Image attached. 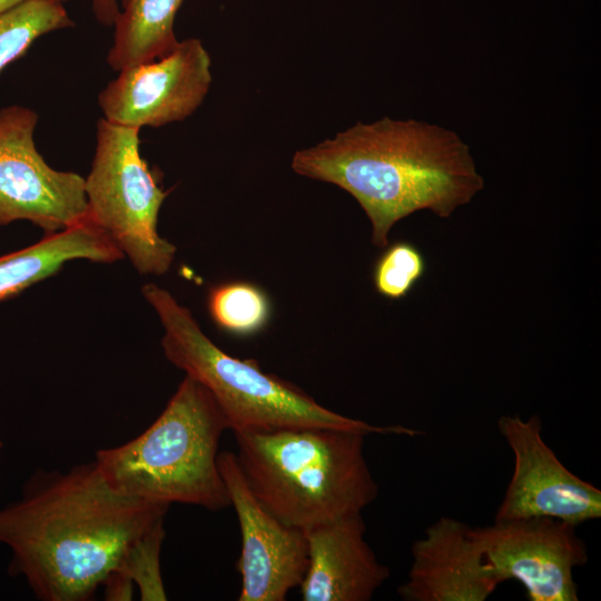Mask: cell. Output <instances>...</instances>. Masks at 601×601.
Wrapping results in <instances>:
<instances>
[{
    "label": "cell",
    "mask_w": 601,
    "mask_h": 601,
    "mask_svg": "<svg viewBox=\"0 0 601 601\" xmlns=\"http://www.w3.org/2000/svg\"><path fill=\"white\" fill-rule=\"evenodd\" d=\"M29 1H32V0H0V12L11 9L13 7H17L19 4L29 2ZM53 1H58L62 3L67 0H53Z\"/></svg>",
    "instance_id": "obj_22"
},
{
    "label": "cell",
    "mask_w": 601,
    "mask_h": 601,
    "mask_svg": "<svg viewBox=\"0 0 601 601\" xmlns=\"http://www.w3.org/2000/svg\"><path fill=\"white\" fill-rule=\"evenodd\" d=\"M500 582L515 580L530 601H578L573 570L588 562L577 525L551 516L494 521L471 528Z\"/></svg>",
    "instance_id": "obj_8"
},
{
    "label": "cell",
    "mask_w": 601,
    "mask_h": 601,
    "mask_svg": "<svg viewBox=\"0 0 601 601\" xmlns=\"http://www.w3.org/2000/svg\"><path fill=\"white\" fill-rule=\"evenodd\" d=\"M124 258L109 236L89 217L38 243L0 257V302L55 275L75 259L114 263Z\"/></svg>",
    "instance_id": "obj_14"
},
{
    "label": "cell",
    "mask_w": 601,
    "mask_h": 601,
    "mask_svg": "<svg viewBox=\"0 0 601 601\" xmlns=\"http://www.w3.org/2000/svg\"><path fill=\"white\" fill-rule=\"evenodd\" d=\"M218 467L242 533L238 600L285 601L288 592L299 587L307 570L306 533L283 523L259 503L234 452H220Z\"/></svg>",
    "instance_id": "obj_11"
},
{
    "label": "cell",
    "mask_w": 601,
    "mask_h": 601,
    "mask_svg": "<svg viewBox=\"0 0 601 601\" xmlns=\"http://www.w3.org/2000/svg\"><path fill=\"white\" fill-rule=\"evenodd\" d=\"M165 536L161 522L130 545L116 569L138 585L142 601L167 600L159 562Z\"/></svg>",
    "instance_id": "obj_19"
},
{
    "label": "cell",
    "mask_w": 601,
    "mask_h": 601,
    "mask_svg": "<svg viewBox=\"0 0 601 601\" xmlns=\"http://www.w3.org/2000/svg\"><path fill=\"white\" fill-rule=\"evenodd\" d=\"M141 294L161 323L165 357L211 394L233 433L332 427L367 435L421 434L402 425H372L318 404L290 382L264 372L256 361L224 352L203 332L191 312L165 288L150 283L142 286Z\"/></svg>",
    "instance_id": "obj_4"
},
{
    "label": "cell",
    "mask_w": 601,
    "mask_h": 601,
    "mask_svg": "<svg viewBox=\"0 0 601 601\" xmlns=\"http://www.w3.org/2000/svg\"><path fill=\"white\" fill-rule=\"evenodd\" d=\"M184 0H122L107 62L115 71L160 58L178 42L174 22Z\"/></svg>",
    "instance_id": "obj_15"
},
{
    "label": "cell",
    "mask_w": 601,
    "mask_h": 601,
    "mask_svg": "<svg viewBox=\"0 0 601 601\" xmlns=\"http://www.w3.org/2000/svg\"><path fill=\"white\" fill-rule=\"evenodd\" d=\"M242 473L259 503L307 531L362 513L378 486L367 465V434L332 427L234 432Z\"/></svg>",
    "instance_id": "obj_3"
},
{
    "label": "cell",
    "mask_w": 601,
    "mask_h": 601,
    "mask_svg": "<svg viewBox=\"0 0 601 601\" xmlns=\"http://www.w3.org/2000/svg\"><path fill=\"white\" fill-rule=\"evenodd\" d=\"M169 504L112 489L95 461L39 472L0 510V542L43 601L91 600L130 545L164 522Z\"/></svg>",
    "instance_id": "obj_1"
},
{
    "label": "cell",
    "mask_w": 601,
    "mask_h": 601,
    "mask_svg": "<svg viewBox=\"0 0 601 601\" xmlns=\"http://www.w3.org/2000/svg\"><path fill=\"white\" fill-rule=\"evenodd\" d=\"M290 165L303 177L352 195L380 248L403 218L424 209L447 218L484 187L469 146L455 131L415 119L357 122L299 149Z\"/></svg>",
    "instance_id": "obj_2"
},
{
    "label": "cell",
    "mask_w": 601,
    "mask_h": 601,
    "mask_svg": "<svg viewBox=\"0 0 601 601\" xmlns=\"http://www.w3.org/2000/svg\"><path fill=\"white\" fill-rule=\"evenodd\" d=\"M1 447H2V443H1V441H0V450H1Z\"/></svg>",
    "instance_id": "obj_23"
},
{
    "label": "cell",
    "mask_w": 601,
    "mask_h": 601,
    "mask_svg": "<svg viewBox=\"0 0 601 601\" xmlns=\"http://www.w3.org/2000/svg\"><path fill=\"white\" fill-rule=\"evenodd\" d=\"M211 61L201 41H178L165 56L125 68L99 93L109 122L141 129L181 121L203 104Z\"/></svg>",
    "instance_id": "obj_10"
},
{
    "label": "cell",
    "mask_w": 601,
    "mask_h": 601,
    "mask_svg": "<svg viewBox=\"0 0 601 601\" xmlns=\"http://www.w3.org/2000/svg\"><path fill=\"white\" fill-rule=\"evenodd\" d=\"M140 129L100 119L91 169L85 178L88 216L141 275L166 274L177 248L158 233L168 193L140 154Z\"/></svg>",
    "instance_id": "obj_6"
},
{
    "label": "cell",
    "mask_w": 601,
    "mask_h": 601,
    "mask_svg": "<svg viewBox=\"0 0 601 601\" xmlns=\"http://www.w3.org/2000/svg\"><path fill=\"white\" fill-rule=\"evenodd\" d=\"M497 430L514 457L494 521L551 516L574 525L601 518V491L568 470L542 436L538 415H502Z\"/></svg>",
    "instance_id": "obj_9"
},
{
    "label": "cell",
    "mask_w": 601,
    "mask_h": 601,
    "mask_svg": "<svg viewBox=\"0 0 601 601\" xmlns=\"http://www.w3.org/2000/svg\"><path fill=\"white\" fill-rule=\"evenodd\" d=\"M72 27L63 4L53 0H32L0 12V72L40 37Z\"/></svg>",
    "instance_id": "obj_16"
},
{
    "label": "cell",
    "mask_w": 601,
    "mask_h": 601,
    "mask_svg": "<svg viewBox=\"0 0 601 601\" xmlns=\"http://www.w3.org/2000/svg\"><path fill=\"white\" fill-rule=\"evenodd\" d=\"M37 124L30 108L0 109V226L28 220L53 234L88 216L85 178L46 162L35 144Z\"/></svg>",
    "instance_id": "obj_7"
},
{
    "label": "cell",
    "mask_w": 601,
    "mask_h": 601,
    "mask_svg": "<svg viewBox=\"0 0 601 601\" xmlns=\"http://www.w3.org/2000/svg\"><path fill=\"white\" fill-rule=\"evenodd\" d=\"M308 565L299 584L304 601H368L388 579L365 540L362 513L346 515L305 531Z\"/></svg>",
    "instance_id": "obj_13"
},
{
    "label": "cell",
    "mask_w": 601,
    "mask_h": 601,
    "mask_svg": "<svg viewBox=\"0 0 601 601\" xmlns=\"http://www.w3.org/2000/svg\"><path fill=\"white\" fill-rule=\"evenodd\" d=\"M214 323L235 336H250L263 331L272 315L268 295L258 285L235 280L214 286L207 298Z\"/></svg>",
    "instance_id": "obj_17"
},
{
    "label": "cell",
    "mask_w": 601,
    "mask_h": 601,
    "mask_svg": "<svg viewBox=\"0 0 601 601\" xmlns=\"http://www.w3.org/2000/svg\"><path fill=\"white\" fill-rule=\"evenodd\" d=\"M407 580L397 588L405 601H484L501 583L471 526L442 516L412 545Z\"/></svg>",
    "instance_id": "obj_12"
},
{
    "label": "cell",
    "mask_w": 601,
    "mask_h": 601,
    "mask_svg": "<svg viewBox=\"0 0 601 601\" xmlns=\"http://www.w3.org/2000/svg\"><path fill=\"white\" fill-rule=\"evenodd\" d=\"M119 8V0H91V9L96 20L106 27L115 24Z\"/></svg>",
    "instance_id": "obj_21"
},
{
    "label": "cell",
    "mask_w": 601,
    "mask_h": 601,
    "mask_svg": "<svg viewBox=\"0 0 601 601\" xmlns=\"http://www.w3.org/2000/svg\"><path fill=\"white\" fill-rule=\"evenodd\" d=\"M226 430L228 422L211 394L185 375L148 428L125 444L99 450L93 461L122 494L219 511L230 505L218 467Z\"/></svg>",
    "instance_id": "obj_5"
},
{
    "label": "cell",
    "mask_w": 601,
    "mask_h": 601,
    "mask_svg": "<svg viewBox=\"0 0 601 601\" xmlns=\"http://www.w3.org/2000/svg\"><path fill=\"white\" fill-rule=\"evenodd\" d=\"M105 599L109 601L131 600L134 582L118 570L111 571L104 580Z\"/></svg>",
    "instance_id": "obj_20"
},
{
    "label": "cell",
    "mask_w": 601,
    "mask_h": 601,
    "mask_svg": "<svg viewBox=\"0 0 601 601\" xmlns=\"http://www.w3.org/2000/svg\"><path fill=\"white\" fill-rule=\"evenodd\" d=\"M426 272L422 252L410 242H396L385 247L373 268L376 292L391 300L407 296Z\"/></svg>",
    "instance_id": "obj_18"
}]
</instances>
